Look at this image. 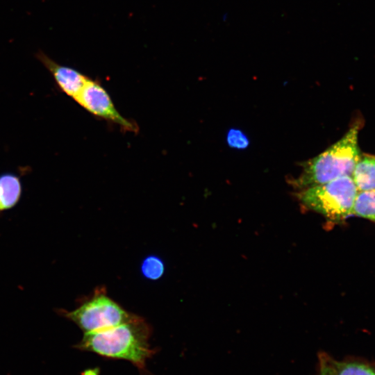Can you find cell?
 Instances as JSON below:
<instances>
[{"label": "cell", "instance_id": "1", "mask_svg": "<svg viewBox=\"0 0 375 375\" xmlns=\"http://www.w3.org/2000/svg\"><path fill=\"white\" fill-rule=\"evenodd\" d=\"M151 328L144 319L133 315L128 321L107 329L84 333L76 348L103 357L126 360L139 369L156 353L150 348Z\"/></svg>", "mask_w": 375, "mask_h": 375}, {"label": "cell", "instance_id": "2", "mask_svg": "<svg viewBox=\"0 0 375 375\" xmlns=\"http://www.w3.org/2000/svg\"><path fill=\"white\" fill-rule=\"evenodd\" d=\"M358 128L354 125L324 151L304 162L300 175L292 180V184L301 190L351 176L361 154L358 143Z\"/></svg>", "mask_w": 375, "mask_h": 375}, {"label": "cell", "instance_id": "3", "mask_svg": "<svg viewBox=\"0 0 375 375\" xmlns=\"http://www.w3.org/2000/svg\"><path fill=\"white\" fill-rule=\"evenodd\" d=\"M358 190L351 176L301 189L297 194L301 203L333 222L351 216Z\"/></svg>", "mask_w": 375, "mask_h": 375}, {"label": "cell", "instance_id": "4", "mask_svg": "<svg viewBox=\"0 0 375 375\" xmlns=\"http://www.w3.org/2000/svg\"><path fill=\"white\" fill-rule=\"evenodd\" d=\"M62 312L84 333L119 325L130 319L134 315L122 308L102 289L97 290L91 297L75 310Z\"/></svg>", "mask_w": 375, "mask_h": 375}, {"label": "cell", "instance_id": "5", "mask_svg": "<svg viewBox=\"0 0 375 375\" xmlns=\"http://www.w3.org/2000/svg\"><path fill=\"white\" fill-rule=\"evenodd\" d=\"M73 99L95 117L117 124L124 131L135 133L138 131L136 124L119 113L107 90L96 80L88 77Z\"/></svg>", "mask_w": 375, "mask_h": 375}, {"label": "cell", "instance_id": "6", "mask_svg": "<svg viewBox=\"0 0 375 375\" xmlns=\"http://www.w3.org/2000/svg\"><path fill=\"white\" fill-rule=\"evenodd\" d=\"M36 57L50 72L58 88L72 99L78 94L88 78L74 68L59 65L42 51H38Z\"/></svg>", "mask_w": 375, "mask_h": 375}, {"label": "cell", "instance_id": "7", "mask_svg": "<svg viewBox=\"0 0 375 375\" xmlns=\"http://www.w3.org/2000/svg\"><path fill=\"white\" fill-rule=\"evenodd\" d=\"M351 177L358 191L375 190V156L361 153Z\"/></svg>", "mask_w": 375, "mask_h": 375}, {"label": "cell", "instance_id": "8", "mask_svg": "<svg viewBox=\"0 0 375 375\" xmlns=\"http://www.w3.org/2000/svg\"><path fill=\"white\" fill-rule=\"evenodd\" d=\"M22 194V184L17 176L6 173L0 176V212L15 206Z\"/></svg>", "mask_w": 375, "mask_h": 375}, {"label": "cell", "instance_id": "9", "mask_svg": "<svg viewBox=\"0 0 375 375\" xmlns=\"http://www.w3.org/2000/svg\"><path fill=\"white\" fill-rule=\"evenodd\" d=\"M326 359L333 375H375V367L365 363L340 361L328 355Z\"/></svg>", "mask_w": 375, "mask_h": 375}, {"label": "cell", "instance_id": "10", "mask_svg": "<svg viewBox=\"0 0 375 375\" xmlns=\"http://www.w3.org/2000/svg\"><path fill=\"white\" fill-rule=\"evenodd\" d=\"M351 215L365 218L375 222V190L358 191Z\"/></svg>", "mask_w": 375, "mask_h": 375}, {"label": "cell", "instance_id": "11", "mask_svg": "<svg viewBox=\"0 0 375 375\" xmlns=\"http://www.w3.org/2000/svg\"><path fill=\"white\" fill-rule=\"evenodd\" d=\"M140 271L142 276L149 280L156 281L160 278L165 271L163 260L158 256L151 255L142 262Z\"/></svg>", "mask_w": 375, "mask_h": 375}, {"label": "cell", "instance_id": "12", "mask_svg": "<svg viewBox=\"0 0 375 375\" xmlns=\"http://www.w3.org/2000/svg\"><path fill=\"white\" fill-rule=\"evenodd\" d=\"M226 141L231 147L237 149H244L249 146L247 136L240 130L232 128L228 131Z\"/></svg>", "mask_w": 375, "mask_h": 375}, {"label": "cell", "instance_id": "13", "mask_svg": "<svg viewBox=\"0 0 375 375\" xmlns=\"http://www.w3.org/2000/svg\"><path fill=\"white\" fill-rule=\"evenodd\" d=\"M317 375H333L326 359V354L319 356V371Z\"/></svg>", "mask_w": 375, "mask_h": 375}]
</instances>
